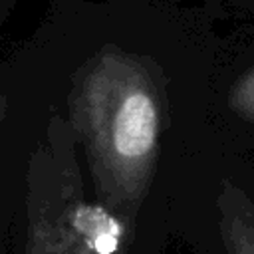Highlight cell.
<instances>
[{
  "instance_id": "obj_1",
  "label": "cell",
  "mask_w": 254,
  "mask_h": 254,
  "mask_svg": "<svg viewBox=\"0 0 254 254\" xmlns=\"http://www.w3.org/2000/svg\"><path fill=\"white\" fill-rule=\"evenodd\" d=\"M67 109L95 202L131 228L155 177L167 113L165 79L147 58L103 46L73 73Z\"/></svg>"
},
{
  "instance_id": "obj_2",
  "label": "cell",
  "mask_w": 254,
  "mask_h": 254,
  "mask_svg": "<svg viewBox=\"0 0 254 254\" xmlns=\"http://www.w3.org/2000/svg\"><path fill=\"white\" fill-rule=\"evenodd\" d=\"M26 254H77L62 218L58 179L48 143L38 145L28 163Z\"/></svg>"
},
{
  "instance_id": "obj_3",
  "label": "cell",
  "mask_w": 254,
  "mask_h": 254,
  "mask_svg": "<svg viewBox=\"0 0 254 254\" xmlns=\"http://www.w3.org/2000/svg\"><path fill=\"white\" fill-rule=\"evenodd\" d=\"M218 228L226 254H254V202L230 181H224L216 198Z\"/></svg>"
},
{
  "instance_id": "obj_4",
  "label": "cell",
  "mask_w": 254,
  "mask_h": 254,
  "mask_svg": "<svg viewBox=\"0 0 254 254\" xmlns=\"http://www.w3.org/2000/svg\"><path fill=\"white\" fill-rule=\"evenodd\" d=\"M228 107L240 119L254 123V67L244 71L230 87Z\"/></svg>"
},
{
  "instance_id": "obj_5",
  "label": "cell",
  "mask_w": 254,
  "mask_h": 254,
  "mask_svg": "<svg viewBox=\"0 0 254 254\" xmlns=\"http://www.w3.org/2000/svg\"><path fill=\"white\" fill-rule=\"evenodd\" d=\"M6 117H8V97L0 93V125Z\"/></svg>"
},
{
  "instance_id": "obj_6",
  "label": "cell",
  "mask_w": 254,
  "mask_h": 254,
  "mask_svg": "<svg viewBox=\"0 0 254 254\" xmlns=\"http://www.w3.org/2000/svg\"><path fill=\"white\" fill-rule=\"evenodd\" d=\"M0 206H2V185H0Z\"/></svg>"
}]
</instances>
